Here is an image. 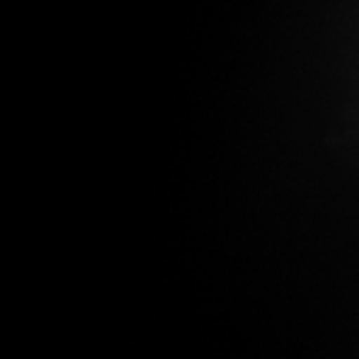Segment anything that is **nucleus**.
Returning <instances> with one entry per match:
<instances>
[]
</instances>
